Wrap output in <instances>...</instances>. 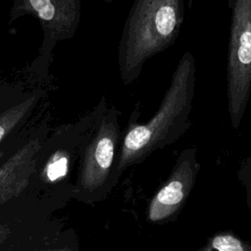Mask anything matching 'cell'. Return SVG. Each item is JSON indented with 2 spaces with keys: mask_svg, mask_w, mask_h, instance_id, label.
Segmentation results:
<instances>
[{
  "mask_svg": "<svg viewBox=\"0 0 251 251\" xmlns=\"http://www.w3.org/2000/svg\"><path fill=\"white\" fill-rule=\"evenodd\" d=\"M195 82V58L186 51L176 64L170 85L154 116L140 123L139 102L134 106L123 129L117 164L119 178L126 169L141 164L152 153L174 144L186 133L191 126Z\"/></svg>",
  "mask_w": 251,
  "mask_h": 251,
  "instance_id": "6da1fadb",
  "label": "cell"
},
{
  "mask_svg": "<svg viewBox=\"0 0 251 251\" xmlns=\"http://www.w3.org/2000/svg\"><path fill=\"white\" fill-rule=\"evenodd\" d=\"M184 18V0H133L118 45L124 85L137 80L150 58L175 44Z\"/></svg>",
  "mask_w": 251,
  "mask_h": 251,
  "instance_id": "7a4b0ae2",
  "label": "cell"
},
{
  "mask_svg": "<svg viewBox=\"0 0 251 251\" xmlns=\"http://www.w3.org/2000/svg\"><path fill=\"white\" fill-rule=\"evenodd\" d=\"M121 115L114 105L108 107L81 150L77 184L83 196L91 201L104 198L119 180L117 164L123 135Z\"/></svg>",
  "mask_w": 251,
  "mask_h": 251,
  "instance_id": "3957f363",
  "label": "cell"
},
{
  "mask_svg": "<svg viewBox=\"0 0 251 251\" xmlns=\"http://www.w3.org/2000/svg\"><path fill=\"white\" fill-rule=\"evenodd\" d=\"M230 10L226 62L227 110L237 129L251 95V0H228Z\"/></svg>",
  "mask_w": 251,
  "mask_h": 251,
  "instance_id": "277c9868",
  "label": "cell"
},
{
  "mask_svg": "<svg viewBox=\"0 0 251 251\" xmlns=\"http://www.w3.org/2000/svg\"><path fill=\"white\" fill-rule=\"evenodd\" d=\"M34 16L43 31L39 65L48 66L53 48L60 41L72 38L80 22V0H12L9 22L23 16Z\"/></svg>",
  "mask_w": 251,
  "mask_h": 251,
  "instance_id": "5b68a950",
  "label": "cell"
},
{
  "mask_svg": "<svg viewBox=\"0 0 251 251\" xmlns=\"http://www.w3.org/2000/svg\"><path fill=\"white\" fill-rule=\"evenodd\" d=\"M199 171L196 147L183 149L169 177L149 202L147 218L150 223L166 224L176 218L194 187Z\"/></svg>",
  "mask_w": 251,
  "mask_h": 251,
  "instance_id": "8992f818",
  "label": "cell"
},
{
  "mask_svg": "<svg viewBox=\"0 0 251 251\" xmlns=\"http://www.w3.org/2000/svg\"><path fill=\"white\" fill-rule=\"evenodd\" d=\"M46 132L48 129H43L29 138L0 166V205L18 197L28 185Z\"/></svg>",
  "mask_w": 251,
  "mask_h": 251,
  "instance_id": "52a82bcc",
  "label": "cell"
},
{
  "mask_svg": "<svg viewBox=\"0 0 251 251\" xmlns=\"http://www.w3.org/2000/svg\"><path fill=\"white\" fill-rule=\"evenodd\" d=\"M41 97V91L24 93V95L13 105L6 107L0 112V145L30 116ZM3 152L0 149V158Z\"/></svg>",
  "mask_w": 251,
  "mask_h": 251,
  "instance_id": "ba28073f",
  "label": "cell"
},
{
  "mask_svg": "<svg viewBox=\"0 0 251 251\" xmlns=\"http://www.w3.org/2000/svg\"><path fill=\"white\" fill-rule=\"evenodd\" d=\"M197 251H251V242L241 239L232 231H219Z\"/></svg>",
  "mask_w": 251,
  "mask_h": 251,
  "instance_id": "9c48e42d",
  "label": "cell"
},
{
  "mask_svg": "<svg viewBox=\"0 0 251 251\" xmlns=\"http://www.w3.org/2000/svg\"><path fill=\"white\" fill-rule=\"evenodd\" d=\"M71 161V153L65 148H59L55 151L51 156L46 164L45 174L49 180L54 181L58 178L64 176L69 170V165Z\"/></svg>",
  "mask_w": 251,
  "mask_h": 251,
  "instance_id": "30bf717a",
  "label": "cell"
},
{
  "mask_svg": "<svg viewBox=\"0 0 251 251\" xmlns=\"http://www.w3.org/2000/svg\"><path fill=\"white\" fill-rule=\"evenodd\" d=\"M237 176L244 187L246 205L251 211V154L242 162L237 171Z\"/></svg>",
  "mask_w": 251,
  "mask_h": 251,
  "instance_id": "8fae6325",
  "label": "cell"
},
{
  "mask_svg": "<svg viewBox=\"0 0 251 251\" xmlns=\"http://www.w3.org/2000/svg\"><path fill=\"white\" fill-rule=\"evenodd\" d=\"M10 235H11L10 226L4 224H0V245H2Z\"/></svg>",
  "mask_w": 251,
  "mask_h": 251,
  "instance_id": "7c38bea8",
  "label": "cell"
},
{
  "mask_svg": "<svg viewBox=\"0 0 251 251\" xmlns=\"http://www.w3.org/2000/svg\"><path fill=\"white\" fill-rule=\"evenodd\" d=\"M38 251H74V250L70 247H64V248H55V249H43Z\"/></svg>",
  "mask_w": 251,
  "mask_h": 251,
  "instance_id": "4fadbf2b",
  "label": "cell"
},
{
  "mask_svg": "<svg viewBox=\"0 0 251 251\" xmlns=\"http://www.w3.org/2000/svg\"><path fill=\"white\" fill-rule=\"evenodd\" d=\"M105 3H107V4H111V3H113V2H115L116 0H103Z\"/></svg>",
  "mask_w": 251,
  "mask_h": 251,
  "instance_id": "5bb4252c",
  "label": "cell"
}]
</instances>
